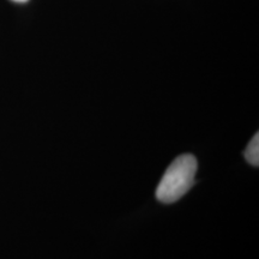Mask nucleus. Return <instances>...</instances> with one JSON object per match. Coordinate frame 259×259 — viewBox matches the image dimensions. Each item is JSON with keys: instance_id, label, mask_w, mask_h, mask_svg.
I'll return each instance as SVG.
<instances>
[{"instance_id": "obj_1", "label": "nucleus", "mask_w": 259, "mask_h": 259, "mask_svg": "<svg viewBox=\"0 0 259 259\" xmlns=\"http://www.w3.org/2000/svg\"><path fill=\"white\" fill-rule=\"evenodd\" d=\"M198 162L192 154L178 156L164 171L156 189V198L163 204L179 200L194 185Z\"/></svg>"}, {"instance_id": "obj_2", "label": "nucleus", "mask_w": 259, "mask_h": 259, "mask_svg": "<svg viewBox=\"0 0 259 259\" xmlns=\"http://www.w3.org/2000/svg\"><path fill=\"white\" fill-rule=\"evenodd\" d=\"M245 158L247 160L248 163H251L252 166L258 167L259 164V135L258 132L252 137L251 142L248 143L247 148L244 151Z\"/></svg>"}, {"instance_id": "obj_3", "label": "nucleus", "mask_w": 259, "mask_h": 259, "mask_svg": "<svg viewBox=\"0 0 259 259\" xmlns=\"http://www.w3.org/2000/svg\"><path fill=\"white\" fill-rule=\"evenodd\" d=\"M14 2H17V3H25V2H28V0H14Z\"/></svg>"}]
</instances>
